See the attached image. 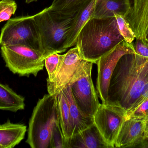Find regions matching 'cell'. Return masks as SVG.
Segmentation results:
<instances>
[{
    "mask_svg": "<svg viewBox=\"0 0 148 148\" xmlns=\"http://www.w3.org/2000/svg\"><path fill=\"white\" fill-rule=\"evenodd\" d=\"M64 148H110L95 123L65 139Z\"/></svg>",
    "mask_w": 148,
    "mask_h": 148,
    "instance_id": "obj_13",
    "label": "cell"
},
{
    "mask_svg": "<svg viewBox=\"0 0 148 148\" xmlns=\"http://www.w3.org/2000/svg\"><path fill=\"white\" fill-rule=\"evenodd\" d=\"M99 0H84L74 15L72 25L68 34L66 48L75 45L77 36L86 23L92 17L97 3Z\"/></svg>",
    "mask_w": 148,
    "mask_h": 148,
    "instance_id": "obj_14",
    "label": "cell"
},
{
    "mask_svg": "<svg viewBox=\"0 0 148 148\" xmlns=\"http://www.w3.org/2000/svg\"><path fill=\"white\" fill-rule=\"evenodd\" d=\"M65 139L60 123H57L52 131L50 148H64Z\"/></svg>",
    "mask_w": 148,
    "mask_h": 148,
    "instance_id": "obj_24",
    "label": "cell"
},
{
    "mask_svg": "<svg viewBox=\"0 0 148 148\" xmlns=\"http://www.w3.org/2000/svg\"><path fill=\"white\" fill-rule=\"evenodd\" d=\"M27 131L24 124H14L8 120L0 125V146L2 148H12L24 139Z\"/></svg>",
    "mask_w": 148,
    "mask_h": 148,
    "instance_id": "obj_16",
    "label": "cell"
},
{
    "mask_svg": "<svg viewBox=\"0 0 148 148\" xmlns=\"http://www.w3.org/2000/svg\"><path fill=\"white\" fill-rule=\"evenodd\" d=\"M124 41L115 17H92L80 30L75 45L84 59L96 64L101 56Z\"/></svg>",
    "mask_w": 148,
    "mask_h": 148,
    "instance_id": "obj_2",
    "label": "cell"
},
{
    "mask_svg": "<svg viewBox=\"0 0 148 148\" xmlns=\"http://www.w3.org/2000/svg\"><path fill=\"white\" fill-rule=\"evenodd\" d=\"M93 64L89 62L69 84L76 103L82 113L90 118H94L101 104L91 76Z\"/></svg>",
    "mask_w": 148,
    "mask_h": 148,
    "instance_id": "obj_7",
    "label": "cell"
},
{
    "mask_svg": "<svg viewBox=\"0 0 148 148\" xmlns=\"http://www.w3.org/2000/svg\"><path fill=\"white\" fill-rule=\"evenodd\" d=\"M88 62L83 58L76 46L69 50L65 54L63 62L54 79L52 82L47 81L48 94H58L69 85Z\"/></svg>",
    "mask_w": 148,
    "mask_h": 148,
    "instance_id": "obj_10",
    "label": "cell"
},
{
    "mask_svg": "<svg viewBox=\"0 0 148 148\" xmlns=\"http://www.w3.org/2000/svg\"><path fill=\"white\" fill-rule=\"evenodd\" d=\"M16 9L17 4L14 0H0V23L10 19Z\"/></svg>",
    "mask_w": 148,
    "mask_h": 148,
    "instance_id": "obj_23",
    "label": "cell"
},
{
    "mask_svg": "<svg viewBox=\"0 0 148 148\" xmlns=\"http://www.w3.org/2000/svg\"><path fill=\"white\" fill-rule=\"evenodd\" d=\"M60 123L58 94L39 99L29 121L26 142L32 148H50L54 126Z\"/></svg>",
    "mask_w": 148,
    "mask_h": 148,
    "instance_id": "obj_4",
    "label": "cell"
},
{
    "mask_svg": "<svg viewBox=\"0 0 148 148\" xmlns=\"http://www.w3.org/2000/svg\"><path fill=\"white\" fill-rule=\"evenodd\" d=\"M15 45L28 46L42 52L38 28L33 16L11 18L3 27L0 45Z\"/></svg>",
    "mask_w": 148,
    "mask_h": 148,
    "instance_id": "obj_6",
    "label": "cell"
},
{
    "mask_svg": "<svg viewBox=\"0 0 148 148\" xmlns=\"http://www.w3.org/2000/svg\"><path fill=\"white\" fill-rule=\"evenodd\" d=\"M114 17L116 19L118 30L124 41L128 43H133L135 40V36L124 17L119 14L115 15Z\"/></svg>",
    "mask_w": 148,
    "mask_h": 148,
    "instance_id": "obj_22",
    "label": "cell"
},
{
    "mask_svg": "<svg viewBox=\"0 0 148 148\" xmlns=\"http://www.w3.org/2000/svg\"><path fill=\"white\" fill-rule=\"evenodd\" d=\"M33 16L38 28L42 51L46 57L53 53L66 51L67 38L73 16L55 11L50 6Z\"/></svg>",
    "mask_w": 148,
    "mask_h": 148,
    "instance_id": "obj_3",
    "label": "cell"
},
{
    "mask_svg": "<svg viewBox=\"0 0 148 148\" xmlns=\"http://www.w3.org/2000/svg\"><path fill=\"white\" fill-rule=\"evenodd\" d=\"M64 89L69 103L74 135L94 124V118L86 116L81 111L74 100L70 85H68Z\"/></svg>",
    "mask_w": 148,
    "mask_h": 148,
    "instance_id": "obj_17",
    "label": "cell"
},
{
    "mask_svg": "<svg viewBox=\"0 0 148 148\" xmlns=\"http://www.w3.org/2000/svg\"><path fill=\"white\" fill-rule=\"evenodd\" d=\"M147 120L126 116L115 142L114 147H134L145 140Z\"/></svg>",
    "mask_w": 148,
    "mask_h": 148,
    "instance_id": "obj_11",
    "label": "cell"
},
{
    "mask_svg": "<svg viewBox=\"0 0 148 148\" xmlns=\"http://www.w3.org/2000/svg\"><path fill=\"white\" fill-rule=\"evenodd\" d=\"M131 5V0H99L91 18H109L114 17L115 14L124 17Z\"/></svg>",
    "mask_w": 148,
    "mask_h": 148,
    "instance_id": "obj_15",
    "label": "cell"
},
{
    "mask_svg": "<svg viewBox=\"0 0 148 148\" xmlns=\"http://www.w3.org/2000/svg\"><path fill=\"white\" fill-rule=\"evenodd\" d=\"M65 54L54 53L47 56L45 59V67L47 71V81L52 82L58 73L65 58Z\"/></svg>",
    "mask_w": 148,
    "mask_h": 148,
    "instance_id": "obj_21",
    "label": "cell"
},
{
    "mask_svg": "<svg viewBox=\"0 0 148 148\" xmlns=\"http://www.w3.org/2000/svg\"><path fill=\"white\" fill-rule=\"evenodd\" d=\"M84 0H53L51 8L66 15L74 16Z\"/></svg>",
    "mask_w": 148,
    "mask_h": 148,
    "instance_id": "obj_20",
    "label": "cell"
},
{
    "mask_svg": "<svg viewBox=\"0 0 148 148\" xmlns=\"http://www.w3.org/2000/svg\"><path fill=\"white\" fill-rule=\"evenodd\" d=\"M133 43L123 41L97 61L96 88L102 103H107L110 81L118 61L124 55L135 52Z\"/></svg>",
    "mask_w": 148,
    "mask_h": 148,
    "instance_id": "obj_8",
    "label": "cell"
},
{
    "mask_svg": "<svg viewBox=\"0 0 148 148\" xmlns=\"http://www.w3.org/2000/svg\"><path fill=\"white\" fill-rule=\"evenodd\" d=\"M37 0H25L26 3H29L31 2H36L37 1Z\"/></svg>",
    "mask_w": 148,
    "mask_h": 148,
    "instance_id": "obj_25",
    "label": "cell"
},
{
    "mask_svg": "<svg viewBox=\"0 0 148 148\" xmlns=\"http://www.w3.org/2000/svg\"><path fill=\"white\" fill-rule=\"evenodd\" d=\"M0 148H2L1 147V146H0Z\"/></svg>",
    "mask_w": 148,
    "mask_h": 148,
    "instance_id": "obj_26",
    "label": "cell"
},
{
    "mask_svg": "<svg viewBox=\"0 0 148 148\" xmlns=\"http://www.w3.org/2000/svg\"><path fill=\"white\" fill-rule=\"evenodd\" d=\"M127 115L124 109L108 103L100 104L94 116V123L110 148L115 142Z\"/></svg>",
    "mask_w": 148,
    "mask_h": 148,
    "instance_id": "obj_9",
    "label": "cell"
},
{
    "mask_svg": "<svg viewBox=\"0 0 148 148\" xmlns=\"http://www.w3.org/2000/svg\"><path fill=\"white\" fill-rule=\"evenodd\" d=\"M6 67L19 76H36L45 66L46 56L42 52L22 45L1 46Z\"/></svg>",
    "mask_w": 148,
    "mask_h": 148,
    "instance_id": "obj_5",
    "label": "cell"
},
{
    "mask_svg": "<svg viewBox=\"0 0 148 148\" xmlns=\"http://www.w3.org/2000/svg\"><path fill=\"white\" fill-rule=\"evenodd\" d=\"M148 82V58L136 52L123 56L110 81L106 103L132 109Z\"/></svg>",
    "mask_w": 148,
    "mask_h": 148,
    "instance_id": "obj_1",
    "label": "cell"
},
{
    "mask_svg": "<svg viewBox=\"0 0 148 148\" xmlns=\"http://www.w3.org/2000/svg\"><path fill=\"white\" fill-rule=\"evenodd\" d=\"M25 99L8 86L0 83V110L16 112L25 108Z\"/></svg>",
    "mask_w": 148,
    "mask_h": 148,
    "instance_id": "obj_18",
    "label": "cell"
},
{
    "mask_svg": "<svg viewBox=\"0 0 148 148\" xmlns=\"http://www.w3.org/2000/svg\"><path fill=\"white\" fill-rule=\"evenodd\" d=\"M58 101L60 125L64 138L68 139L73 135V129L69 103L64 89L58 93Z\"/></svg>",
    "mask_w": 148,
    "mask_h": 148,
    "instance_id": "obj_19",
    "label": "cell"
},
{
    "mask_svg": "<svg viewBox=\"0 0 148 148\" xmlns=\"http://www.w3.org/2000/svg\"><path fill=\"white\" fill-rule=\"evenodd\" d=\"M129 11L124 17L136 39L148 43V0H131Z\"/></svg>",
    "mask_w": 148,
    "mask_h": 148,
    "instance_id": "obj_12",
    "label": "cell"
}]
</instances>
